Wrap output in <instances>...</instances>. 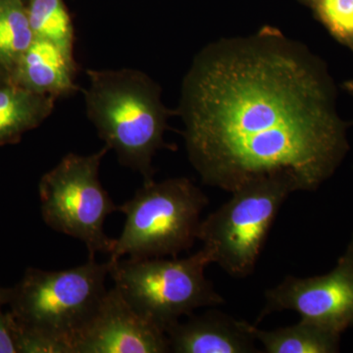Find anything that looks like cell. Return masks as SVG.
Wrapping results in <instances>:
<instances>
[{
  "mask_svg": "<svg viewBox=\"0 0 353 353\" xmlns=\"http://www.w3.org/2000/svg\"><path fill=\"white\" fill-rule=\"evenodd\" d=\"M83 90L85 111L109 150L123 166L153 180L152 159L161 148L168 119L176 114L164 105L161 88L139 70L88 69Z\"/></svg>",
  "mask_w": 353,
  "mask_h": 353,
  "instance_id": "7a4b0ae2",
  "label": "cell"
},
{
  "mask_svg": "<svg viewBox=\"0 0 353 353\" xmlns=\"http://www.w3.org/2000/svg\"><path fill=\"white\" fill-rule=\"evenodd\" d=\"M309 7L329 34L353 52V0H312Z\"/></svg>",
  "mask_w": 353,
  "mask_h": 353,
  "instance_id": "2e32d148",
  "label": "cell"
},
{
  "mask_svg": "<svg viewBox=\"0 0 353 353\" xmlns=\"http://www.w3.org/2000/svg\"><path fill=\"white\" fill-rule=\"evenodd\" d=\"M256 341L267 353H334L340 352L341 334L301 319L292 326L263 331L252 326Z\"/></svg>",
  "mask_w": 353,
  "mask_h": 353,
  "instance_id": "4fadbf2b",
  "label": "cell"
},
{
  "mask_svg": "<svg viewBox=\"0 0 353 353\" xmlns=\"http://www.w3.org/2000/svg\"><path fill=\"white\" fill-rule=\"evenodd\" d=\"M294 179L272 176L257 179L231 192L232 197L201 221L197 240L234 278L254 271L281 208L292 192H299Z\"/></svg>",
  "mask_w": 353,
  "mask_h": 353,
  "instance_id": "8992f818",
  "label": "cell"
},
{
  "mask_svg": "<svg viewBox=\"0 0 353 353\" xmlns=\"http://www.w3.org/2000/svg\"><path fill=\"white\" fill-rule=\"evenodd\" d=\"M114 287L134 311L163 331L194 310L224 303L205 269L212 263L204 248L185 259L108 260Z\"/></svg>",
  "mask_w": 353,
  "mask_h": 353,
  "instance_id": "5b68a950",
  "label": "cell"
},
{
  "mask_svg": "<svg viewBox=\"0 0 353 353\" xmlns=\"http://www.w3.org/2000/svg\"><path fill=\"white\" fill-rule=\"evenodd\" d=\"M24 1L26 2V1H27V0H24Z\"/></svg>",
  "mask_w": 353,
  "mask_h": 353,
  "instance_id": "7402d4cb",
  "label": "cell"
},
{
  "mask_svg": "<svg viewBox=\"0 0 353 353\" xmlns=\"http://www.w3.org/2000/svg\"><path fill=\"white\" fill-rule=\"evenodd\" d=\"M0 353H18L16 322L10 311L0 307Z\"/></svg>",
  "mask_w": 353,
  "mask_h": 353,
  "instance_id": "e0dca14e",
  "label": "cell"
},
{
  "mask_svg": "<svg viewBox=\"0 0 353 353\" xmlns=\"http://www.w3.org/2000/svg\"><path fill=\"white\" fill-rule=\"evenodd\" d=\"M208 197L190 179L148 181L118 206L124 228L115 239L109 260L176 257L197 240L201 214Z\"/></svg>",
  "mask_w": 353,
  "mask_h": 353,
  "instance_id": "277c9868",
  "label": "cell"
},
{
  "mask_svg": "<svg viewBox=\"0 0 353 353\" xmlns=\"http://www.w3.org/2000/svg\"><path fill=\"white\" fill-rule=\"evenodd\" d=\"M11 292H12V288L0 287V307L3 308V306L8 305Z\"/></svg>",
  "mask_w": 353,
  "mask_h": 353,
  "instance_id": "ac0fdd59",
  "label": "cell"
},
{
  "mask_svg": "<svg viewBox=\"0 0 353 353\" xmlns=\"http://www.w3.org/2000/svg\"><path fill=\"white\" fill-rule=\"evenodd\" d=\"M343 90H347L348 94L353 97V79L352 80L345 81V82L343 83Z\"/></svg>",
  "mask_w": 353,
  "mask_h": 353,
  "instance_id": "d6986e66",
  "label": "cell"
},
{
  "mask_svg": "<svg viewBox=\"0 0 353 353\" xmlns=\"http://www.w3.org/2000/svg\"><path fill=\"white\" fill-rule=\"evenodd\" d=\"M34 39L24 0H0V63L9 76Z\"/></svg>",
  "mask_w": 353,
  "mask_h": 353,
  "instance_id": "5bb4252c",
  "label": "cell"
},
{
  "mask_svg": "<svg viewBox=\"0 0 353 353\" xmlns=\"http://www.w3.org/2000/svg\"><path fill=\"white\" fill-rule=\"evenodd\" d=\"M75 74L73 55L50 41L34 39L20 58L10 79L32 92L58 99L78 90Z\"/></svg>",
  "mask_w": 353,
  "mask_h": 353,
  "instance_id": "8fae6325",
  "label": "cell"
},
{
  "mask_svg": "<svg viewBox=\"0 0 353 353\" xmlns=\"http://www.w3.org/2000/svg\"><path fill=\"white\" fill-rule=\"evenodd\" d=\"M109 261L88 257L67 270L28 268L12 288L8 305L19 326L61 343L74 353V343L108 292Z\"/></svg>",
  "mask_w": 353,
  "mask_h": 353,
  "instance_id": "3957f363",
  "label": "cell"
},
{
  "mask_svg": "<svg viewBox=\"0 0 353 353\" xmlns=\"http://www.w3.org/2000/svg\"><path fill=\"white\" fill-rule=\"evenodd\" d=\"M26 8L34 39H46L73 55V23L63 0H27Z\"/></svg>",
  "mask_w": 353,
  "mask_h": 353,
  "instance_id": "9a60e30c",
  "label": "cell"
},
{
  "mask_svg": "<svg viewBox=\"0 0 353 353\" xmlns=\"http://www.w3.org/2000/svg\"><path fill=\"white\" fill-rule=\"evenodd\" d=\"M327 65L272 26L194 57L181 88L188 157L202 183L233 192L272 176L314 192L350 150Z\"/></svg>",
  "mask_w": 353,
  "mask_h": 353,
  "instance_id": "6da1fadb",
  "label": "cell"
},
{
  "mask_svg": "<svg viewBox=\"0 0 353 353\" xmlns=\"http://www.w3.org/2000/svg\"><path fill=\"white\" fill-rule=\"evenodd\" d=\"M170 352L253 353L255 345L252 325L234 319L219 311H208L178 322L167 330Z\"/></svg>",
  "mask_w": 353,
  "mask_h": 353,
  "instance_id": "30bf717a",
  "label": "cell"
},
{
  "mask_svg": "<svg viewBox=\"0 0 353 353\" xmlns=\"http://www.w3.org/2000/svg\"><path fill=\"white\" fill-rule=\"evenodd\" d=\"M109 148L90 155L68 153L39 183L41 217L51 229L82 241L88 257L110 254L115 239L104 231L106 218L118 211L99 181V168Z\"/></svg>",
  "mask_w": 353,
  "mask_h": 353,
  "instance_id": "52a82bcc",
  "label": "cell"
},
{
  "mask_svg": "<svg viewBox=\"0 0 353 353\" xmlns=\"http://www.w3.org/2000/svg\"><path fill=\"white\" fill-rule=\"evenodd\" d=\"M7 79H10V76H9L6 69L0 63V83L3 82V81L7 80Z\"/></svg>",
  "mask_w": 353,
  "mask_h": 353,
  "instance_id": "ffe728a7",
  "label": "cell"
},
{
  "mask_svg": "<svg viewBox=\"0 0 353 353\" xmlns=\"http://www.w3.org/2000/svg\"><path fill=\"white\" fill-rule=\"evenodd\" d=\"M299 1L303 2V3L306 4L307 6H310L312 0H299Z\"/></svg>",
  "mask_w": 353,
  "mask_h": 353,
  "instance_id": "44dd1931",
  "label": "cell"
},
{
  "mask_svg": "<svg viewBox=\"0 0 353 353\" xmlns=\"http://www.w3.org/2000/svg\"><path fill=\"white\" fill-rule=\"evenodd\" d=\"M55 101L11 79L0 83V146L15 145L26 132L41 126L52 113Z\"/></svg>",
  "mask_w": 353,
  "mask_h": 353,
  "instance_id": "7c38bea8",
  "label": "cell"
},
{
  "mask_svg": "<svg viewBox=\"0 0 353 353\" xmlns=\"http://www.w3.org/2000/svg\"><path fill=\"white\" fill-rule=\"evenodd\" d=\"M265 299L257 321L272 312L290 310L341 334L353 327V233L333 270L310 278L288 276L267 290Z\"/></svg>",
  "mask_w": 353,
  "mask_h": 353,
  "instance_id": "ba28073f",
  "label": "cell"
},
{
  "mask_svg": "<svg viewBox=\"0 0 353 353\" xmlns=\"http://www.w3.org/2000/svg\"><path fill=\"white\" fill-rule=\"evenodd\" d=\"M166 352V334L134 311L115 287L74 343V353Z\"/></svg>",
  "mask_w": 353,
  "mask_h": 353,
  "instance_id": "9c48e42d",
  "label": "cell"
}]
</instances>
